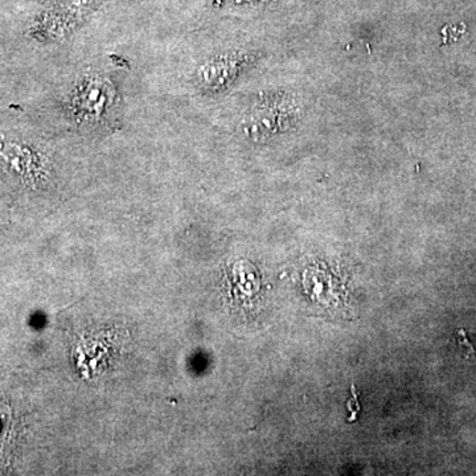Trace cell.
<instances>
[{
  "instance_id": "3957f363",
  "label": "cell",
  "mask_w": 476,
  "mask_h": 476,
  "mask_svg": "<svg viewBox=\"0 0 476 476\" xmlns=\"http://www.w3.org/2000/svg\"><path fill=\"white\" fill-rule=\"evenodd\" d=\"M105 0H49L28 28V37L41 46L72 37L100 10Z\"/></svg>"
},
{
  "instance_id": "7a4b0ae2",
  "label": "cell",
  "mask_w": 476,
  "mask_h": 476,
  "mask_svg": "<svg viewBox=\"0 0 476 476\" xmlns=\"http://www.w3.org/2000/svg\"><path fill=\"white\" fill-rule=\"evenodd\" d=\"M55 153L37 135L0 127V174L19 187L43 188L52 182Z\"/></svg>"
},
{
  "instance_id": "6da1fadb",
  "label": "cell",
  "mask_w": 476,
  "mask_h": 476,
  "mask_svg": "<svg viewBox=\"0 0 476 476\" xmlns=\"http://www.w3.org/2000/svg\"><path fill=\"white\" fill-rule=\"evenodd\" d=\"M61 114L81 134H109L121 125L122 97L109 77L89 70L77 75L65 91Z\"/></svg>"
},
{
  "instance_id": "277c9868",
  "label": "cell",
  "mask_w": 476,
  "mask_h": 476,
  "mask_svg": "<svg viewBox=\"0 0 476 476\" xmlns=\"http://www.w3.org/2000/svg\"><path fill=\"white\" fill-rule=\"evenodd\" d=\"M249 63V58L245 53H215L195 67L189 77V85L197 93L206 96L221 93L235 84Z\"/></svg>"
}]
</instances>
